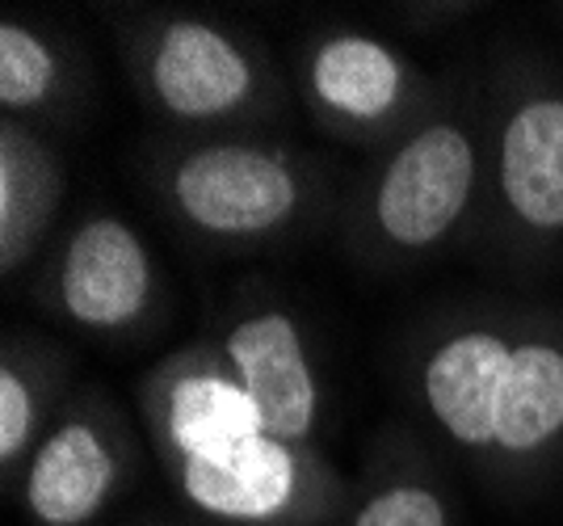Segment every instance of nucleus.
<instances>
[{"label": "nucleus", "mask_w": 563, "mask_h": 526, "mask_svg": "<svg viewBox=\"0 0 563 526\" xmlns=\"http://www.w3.org/2000/svg\"><path fill=\"white\" fill-rule=\"evenodd\" d=\"M68 156L59 140L0 119V274L18 283L68 223Z\"/></svg>", "instance_id": "nucleus-13"}, {"label": "nucleus", "mask_w": 563, "mask_h": 526, "mask_svg": "<svg viewBox=\"0 0 563 526\" xmlns=\"http://www.w3.org/2000/svg\"><path fill=\"white\" fill-rule=\"evenodd\" d=\"M207 337L261 408L265 430L320 447L329 392L303 311L269 278H244L219 299Z\"/></svg>", "instance_id": "nucleus-10"}, {"label": "nucleus", "mask_w": 563, "mask_h": 526, "mask_svg": "<svg viewBox=\"0 0 563 526\" xmlns=\"http://www.w3.org/2000/svg\"><path fill=\"white\" fill-rule=\"evenodd\" d=\"M106 25L131 94L168 135L282 131L299 106L278 51L232 13L118 4Z\"/></svg>", "instance_id": "nucleus-4"}, {"label": "nucleus", "mask_w": 563, "mask_h": 526, "mask_svg": "<svg viewBox=\"0 0 563 526\" xmlns=\"http://www.w3.org/2000/svg\"><path fill=\"white\" fill-rule=\"evenodd\" d=\"M122 526H207V523H198V518H165V514H140V518H131V523Z\"/></svg>", "instance_id": "nucleus-16"}, {"label": "nucleus", "mask_w": 563, "mask_h": 526, "mask_svg": "<svg viewBox=\"0 0 563 526\" xmlns=\"http://www.w3.org/2000/svg\"><path fill=\"white\" fill-rule=\"evenodd\" d=\"M135 408L161 472L211 459L253 434H265L261 408L211 346V337L186 341L152 362L135 387Z\"/></svg>", "instance_id": "nucleus-11"}, {"label": "nucleus", "mask_w": 563, "mask_h": 526, "mask_svg": "<svg viewBox=\"0 0 563 526\" xmlns=\"http://www.w3.org/2000/svg\"><path fill=\"white\" fill-rule=\"evenodd\" d=\"M560 13H563V9H560Z\"/></svg>", "instance_id": "nucleus-17"}, {"label": "nucleus", "mask_w": 563, "mask_h": 526, "mask_svg": "<svg viewBox=\"0 0 563 526\" xmlns=\"http://www.w3.org/2000/svg\"><path fill=\"white\" fill-rule=\"evenodd\" d=\"M341 526H463V497L421 434L383 426L353 476V502Z\"/></svg>", "instance_id": "nucleus-14"}, {"label": "nucleus", "mask_w": 563, "mask_h": 526, "mask_svg": "<svg viewBox=\"0 0 563 526\" xmlns=\"http://www.w3.org/2000/svg\"><path fill=\"white\" fill-rule=\"evenodd\" d=\"M25 283L34 311L51 325L114 350L152 341L173 316V283L161 253L135 219L110 207L71 216Z\"/></svg>", "instance_id": "nucleus-6"}, {"label": "nucleus", "mask_w": 563, "mask_h": 526, "mask_svg": "<svg viewBox=\"0 0 563 526\" xmlns=\"http://www.w3.org/2000/svg\"><path fill=\"white\" fill-rule=\"evenodd\" d=\"M484 202V68L442 73L433 106L399 140L362 156L332 232L357 274L404 278L471 249Z\"/></svg>", "instance_id": "nucleus-2"}, {"label": "nucleus", "mask_w": 563, "mask_h": 526, "mask_svg": "<svg viewBox=\"0 0 563 526\" xmlns=\"http://www.w3.org/2000/svg\"><path fill=\"white\" fill-rule=\"evenodd\" d=\"M135 173L173 237L207 257H261L332 228L336 168L282 131L147 135Z\"/></svg>", "instance_id": "nucleus-3"}, {"label": "nucleus", "mask_w": 563, "mask_h": 526, "mask_svg": "<svg viewBox=\"0 0 563 526\" xmlns=\"http://www.w3.org/2000/svg\"><path fill=\"white\" fill-rule=\"evenodd\" d=\"M168 489L207 526H341L353 476L311 442L253 434L211 459L177 463Z\"/></svg>", "instance_id": "nucleus-9"}, {"label": "nucleus", "mask_w": 563, "mask_h": 526, "mask_svg": "<svg viewBox=\"0 0 563 526\" xmlns=\"http://www.w3.org/2000/svg\"><path fill=\"white\" fill-rule=\"evenodd\" d=\"M80 387L76 354L55 337L9 325L0 337V480H18L38 438Z\"/></svg>", "instance_id": "nucleus-15"}, {"label": "nucleus", "mask_w": 563, "mask_h": 526, "mask_svg": "<svg viewBox=\"0 0 563 526\" xmlns=\"http://www.w3.org/2000/svg\"><path fill=\"white\" fill-rule=\"evenodd\" d=\"M290 85L320 135L371 156L421 122L442 76L371 25L324 18L290 51Z\"/></svg>", "instance_id": "nucleus-7"}, {"label": "nucleus", "mask_w": 563, "mask_h": 526, "mask_svg": "<svg viewBox=\"0 0 563 526\" xmlns=\"http://www.w3.org/2000/svg\"><path fill=\"white\" fill-rule=\"evenodd\" d=\"M471 249L514 274L563 262V64L534 47L484 64V202Z\"/></svg>", "instance_id": "nucleus-5"}, {"label": "nucleus", "mask_w": 563, "mask_h": 526, "mask_svg": "<svg viewBox=\"0 0 563 526\" xmlns=\"http://www.w3.org/2000/svg\"><path fill=\"white\" fill-rule=\"evenodd\" d=\"M140 417L101 383H80L4 489L25 526H97L143 476Z\"/></svg>", "instance_id": "nucleus-8"}, {"label": "nucleus", "mask_w": 563, "mask_h": 526, "mask_svg": "<svg viewBox=\"0 0 563 526\" xmlns=\"http://www.w3.org/2000/svg\"><path fill=\"white\" fill-rule=\"evenodd\" d=\"M93 106V59L51 18L4 9L0 18V119H18L51 140L76 131Z\"/></svg>", "instance_id": "nucleus-12"}, {"label": "nucleus", "mask_w": 563, "mask_h": 526, "mask_svg": "<svg viewBox=\"0 0 563 526\" xmlns=\"http://www.w3.org/2000/svg\"><path fill=\"white\" fill-rule=\"evenodd\" d=\"M399 387L493 497H534L563 468V304L454 295L417 311Z\"/></svg>", "instance_id": "nucleus-1"}]
</instances>
